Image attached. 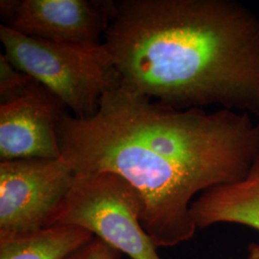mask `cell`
<instances>
[{"mask_svg": "<svg viewBox=\"0 0 259 259\" xmlns=\"http://www.w3.org/2000/svg\"><path fill=\"white\" fill-rule=\"evenodd\" d=\"M58 138L76 174L111 172L132 185L157 248L190 240L195 195L240 181L259 155V122L250 114L178 110L122 81L103 95L92 117L66 113Z\"/></svg>", "mask_w": 259, "mask_h": 259, "instance_id": "cell-1", "label": "cell"}, {"mask_svg": "<svg viewBox=\"0 0 259 259\" xmlns=\"http://www.w3.org/2000/svg\"><path fill=\"white\" fill-rule=\"evenodd\" d=\"M104 46L121 81L178 110L259 118V17L235 0H121Z\"/></svg>", "mask_w": 259, "mask_h": 259, "instance_id": "cell-2", "label": "cell"}, {"mask_svg": "<svg viewBox=\"0 0 259 259\" xmlns=\"http://www.w3.org/2000/svg\"><path fill=\"white\" fill-rule=\"evenodd\" d=\"M0 39L10 62L53 93L76 118L93 116L103 95L120 83L103 42H55L29 37L3 24Z\"/></svg>", "mask_w": 259, "mask_h": 259, "instance_id": "cell-3", "label": "cell"}, {"mask_svg": "<svg viewBox=\"0 0 259 259\" xmlns=\"http://www.w3.org/2000/svg\"><path fill=\"white\" fill-rule=\"evenodd\" d=\"M139 193L111 172L76 174L74 184L53 225H70L91 232L132 259H161L142 227Z\"/></svg>", "mask_w": 259, "mask_h": 259, "instance_id": "cell-4", "label": "cell"}, {"mask_svg": "<svg viewBox=\"0 0 259 259\" xmlns=\"http://www.w3.org/2000/svg\"><path fill=\"white\" fill-rule=\"evenodd\" d=\"M76 179L64 157L0 162V236L51 226Z\"/></svg>", "mask_w": 259, "mask_h": 259, "instance_id": "cell-5", "label": "cell"}, {"mask_svg": "<svg viewBox=\"0 0 259 259\" xmlns=\"http://www.w3.org/2000/svg\"><path fill=\"white\" fill-rule=\"evenodd\" d=\"M6 26L29 37L72 45H98L115 13L112 0H2Z\"/></svg>", "mask_w": 259, "mask_h": 259, "instance_id": "cell-6", "label": "cell"}, {"mask_svg": "<svg viewBox=\"0 0 259 259\" xmlns=\"http://www.w3.org/2000/svg\"><path fill=\"white\" fill-rule=\"evenodd\" d=\"M68 113L63 102L34 81L27 91L0 105V160L63 157L58 127Z\"/></svg>", "mask_w": 259, "mask_h": 259, "instance_id": "cell-7", "label": "cell"}, {"mask_svg": "<svg viewBox=\"0 0 259 259\" xmlns=\"http://www.w3.org/2000/svg\"><path fill=\"white\" fill-rule=\"evenodd\" d=\"M190 211L197 230L231 223L259 231V155L242 180L202 192Z\"/></svg>", "mask_w": 259, "mask_h": 259, "instance_id": "cell-8", "label": "cell"}, {"mask_svg": "<svg viewBox=\"0 0 259 259\" xmlns=\"http://www.w3.org/2000/svg\"><path fill=\"white\" fill-rule=\"evenodd\" d=\"M93 234L70 225L0 236V259H65L90 243Z\"/></svg>", "mask_w": 259, "mask_h": 259, "instance_id": "cell-9", "label": "cell"}, {"mask_svg": "<svg viewBox=\"0 0 259 259\" xmlns=\"http://www.w3.org/2000/svg\"><path fill=\"white\" fill-rule=\"evenodd\" d=\"M34 79L18 69L8 58L0 54V103L8 102L27 91Z\"/></svg>", "mask_w": 259, "mask_h": 259, "instance_id": "cell-10", "label": "cell"}, {"mask_svg": "<svg viewBox=\"0 0 259 259\" xmlns=\"http://www.w3.org/2000/svg\"><path fill=\"white\" fill-rule=\"evenodd\" d=\"M120 254L119 251L94 237L90 243L65 259H120Z\"/></svg>", "mask_w": 259, "mask_h": 259, "instance_id": "cell-11", "label": "cell"}, {"mask_svg": "<svg viewBox=\"0 0 259 259\" xmlns=\"http://www.w3.org/2000/svg\"><path fill=\"white\" fill-rule=\"evenodd\" d=\"M248 259H259V244L250 243L248 249Z\"/></svg>", "mask_w": 259, "mask_h": 259, "instance_id": "cell-12", "label": "cell"}]
</instances>
